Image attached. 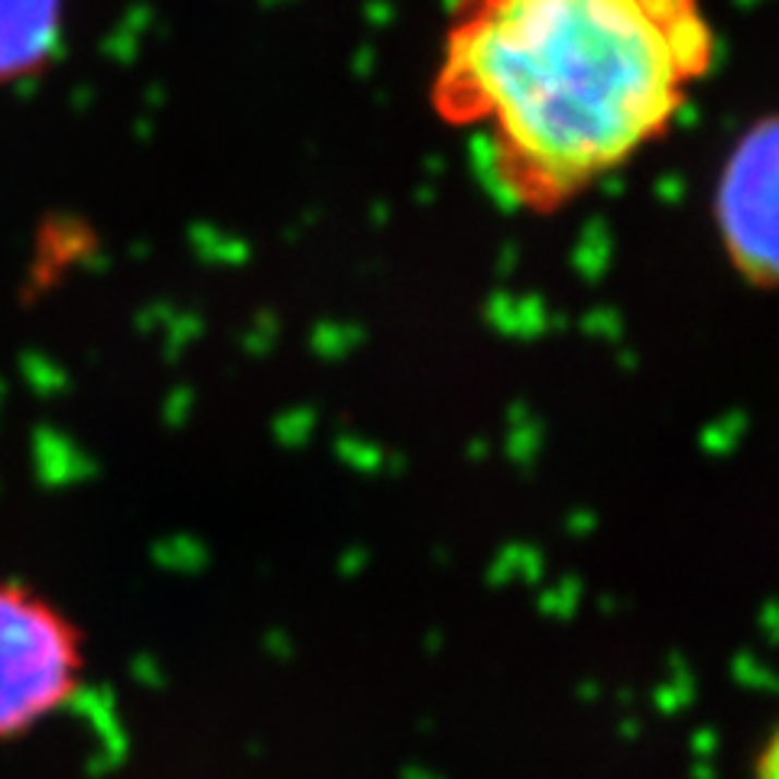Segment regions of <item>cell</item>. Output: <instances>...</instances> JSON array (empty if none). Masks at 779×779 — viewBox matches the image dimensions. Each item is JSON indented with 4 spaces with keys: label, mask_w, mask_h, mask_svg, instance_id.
<instances>
[{
    "label": "cell",
    "mask_w": 779,
    "mask_h": 779,
    "mask_svg": "<svg viewBox=\"0 0 779 779\" xmlns=\"http://www.w3.org/2000/svg\"><path fill=\"white\" fill-rule=\"evenodd\" d=\"M711 65L698 0H458L432 105L484 133L514 205L552 212L656 143Z\"/></svg>",
    "instance_id": "obj_1"
},
{
    "label": "cell",
    "mask_w": 779,
    "mask_h": 779,
    "mask_svg": "<svg viewBox=\"0 0 779 779\" xmlns=\"http://www.w3.org/2000/svg\"><path fill=\"white\" fill-rule=\"evenodd\" d=\"M79 627L43 595L0 585V741L56 715L82 685Z\"/></svg>",
    "instance_id": "obj_2"
},
{
    "label": "cell",
    "mask_w": 779,
    "mask_h": 779,
    "mask_svg": "<svg viewBox=\"0 0 779 779\" xmlns=\"http://www.w3.org/2000/svg\"><path fill=\"white\" fill-rule=\"evenodd\" d=\"M715 218L731 266L760 289H779V118L751 128L724 163Z\"/></svg>",
    "instance_id": "obj_3"
},
{
    "label": "cell",
    "mask_w": 779,
    "mask_h": 779,
    "mask_svg": "<svg viewBox=\"0 0 779 779\" xmlns=\"http://www.w3.org/2000/svg\"><path fill=\"white\" fill-rule=\"evenodd\" d=\"M62 0H0V82L36 72L59 36Z\"/></svg>",
    "instance_id": "obj_4"
},
{
    "label": "cell",
    "mask_w": 779,
    "mask_h": 779,
    "mask_svg": "<svg viewBox=\"0 0 779 779\" xmlns=\"http://www.w3.org/2000/svg\"><path fill=\"white\" fill-rule=\"evenodd\" d=\"M754 779H779V724L754 760Z\"/></svg>",
    "instance_id": "obj_5"
}]
</instances>
